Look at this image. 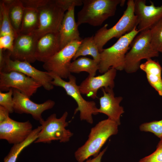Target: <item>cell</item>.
I'll use <instances>...</instances> for the list:
<instances>
[{
  "label": "cell",
  "instance_id": "14",
  "mask_svg": "<svg viewBox=\"0 0 162 162\" xmlns=\"http://www.w3.org/2000/svg\"><path fill=\"white\" fill-rule=\"evenodd\" d=\"M38 39L32 33L18 34L15 38L12 51L8 52L10 58L30 63L34 62L36 61L35 54Z\"/></svg>",
  "mask_w": 162,
  "mask_h": 162
},
{
  "label": "cell",
  "instance_id": "22",
  "mask_svg": "<svg viewBox=\"0 0 162 162\" xmlns=\"http://www.w3.org/2000/svg\"><path fill=\"white\" fill-rule=\"evenodd\" d=\"M99 64L93 59L84 56L79 57L71 62L69 67L70 73H79L86 72L91 76H95L98 70Z\"/></svg>",
  "mask_w": 162,
  "mask_h": 162
},
{
  "label": "cell",
  "instance_id": "9",
  "mask_svg": "<svg viewBox=\"0 0 162 162\" xmlns=\"http://www.w3.org/2000/svg\"><path fill=\"white\" fill-rule=\"evenodd\" d=\"M74 41L69 44L44 63L43 67L46 71L64 79L71 74L69 67L81 41Z\"/></svg>",
  "mask_w": 162,
  "mask_h": 162
},
{
  "label": "cell",
  "instance_id": "15",
  "mask_svg": "<svg viewBox=\"0 0 162 162\" xmlns=\"http://www.w3.org/2000/svg\"><path fill=\"white\" fill-rule=\"evenodd\" d=\"M134 2V12L138 22L137 28L140 32L150 29L162 19V5L156 6L151 1L150 5L146 4L145 0H135Z\"/></svg>",
  "mask_w": 162,
  "mask_h": 162
},
{
  "label": "cell",
  "instance_id": "20",
  "mask_svg": "<svg viewBox=\"0 0 162 162\" xmlns=\"http://www.w3.org/2000/svg\"><path fill=\"white\" fill-rule=\"evenodd\" d=\"M140 68L146 73L150 85L162 96V68L159 62L149 58L140 64Z\"/></svg>",
  "mask_w": 162,
  "mask_h": 162
},
{
  "label": "cell",
  "instance_id": "10",
  "mask_svg": "<svg viewBox=\"0 0 162 162\" xmlns=\"http://www.w3.org/2000/svg\"><path fill=\"white\" fill-rule=\"evenodd\" d=\"M42 86L39 82L25 74L16 71H0V91H8L10 88L18 90L30 98Z\"/></svg>",
  "mask_w": 162,
  "mask_h": 162
},
{
  "label": "cell",
  "instance_id": "5",
  "mask_svg": "<svg viewBox=\"0 0 162 162\" xmlns=\"http://www.w3.org/2000/svg\"><path fill=\"white\" fill-rule=\"evenodd\" d=\"M130 46L131 49L126 55L124 69L128 73L136 72L140 68L142 60L159 55V52L152 46L150 29L140 32L133 40Z\"/></svg>",
  "mask_w": 162,
  "mask_h": 162
},
{
  "label": "cell",
  "instance_id": "23",
  "mask_svg": "<svg viewBox=\"0 0 162 162\" xmlns=\"http://www.w3.org/2000/svg\"><path fill=\"white\" fill-rule=\"evenodd\" d=\"M87 55L91 56L94 60L99 63L100 53L94 41L93 36L85 38L82 40L72 59L74 61L80 56Z\"/></svg>",
  "mask_w": 162,
  "mask_h": 162
},
{
  "label": "cell",
  "instance_id": "12",
  "mask_svg": "<svg viewBox=\"0 0 162 162\" xmlns=\"http://www.w3.org/2000/svg\"><path fill=\"white\" fill-rule=\"evenodd\" d=\"M14 109L16 113L30 114L35 120L40 121L43 119L42 114L44 111L52 108L55 103L49 99L41 104H37L20 91L13 88Z\"/></svg>",
  "mask_w": 162,
  "mask_h": 162
},
{
  "label": "cell",
  "instance_id": "17",
  "mask_svg": "<svg viewBox=\"0 0 162 162\" xmlns=\"http://www.w3.org/2000/svg\"><path fill=\"white\" fill-rule=\"evenodd\" d=\"M103 95L99 98L100 106L97 112L103 113L108 118L120 124V117L124 112V108L120 104L122 100L121 96H115L113 89L110 88H101Z\"/></svg>",
  "mask_w": 162,
  "mask_h": 162
},
{
  "label": "cell",
  "instance_id": "7",
  "mask_svg": "<svg viewBox=\"0 0 162 162\" xmlns=\"http://www.w3.org/2000/svg\"><path fill=\"white\" fill-rule=\"evenodd\" d=\"M68 116L67 111L59 118H57L55 113H53L46 120L43 119L39 121L41 128L34 142L49 143L54 140H58L60 142H68L73 134L66 129L68 125L66 121Z\"/></svg>",
  "mask_w": 162,
  "mask_h": 162
},
{
  "label": "cell",
  "instance_id": "1",
  "mask_svg": "<svg viewBox=\"0 0 162 162\" xmlns=\"http://www.w3.org/2000/svg\"><path fill=\"white\" fill-rule=\"evenodd\" d=\"M118 125L108 118L98 122L91 129L85 143L75 152L76 160L84 162L91 156L98 155L108 138L118 133Z\"/></svg>",
  "mask_w": 162,
  "mask_h": 162
},
{
  "label": "cell",
  "instance_id": "6",
  "mask_svg": "<svg viewBox=\"0 0 162 162\" xmlns=\"http://www.w3.org/2000/svg\"><path fill=\"white\" fill-rule=\"evenodd\" d=\"M50 74L53 78L52 84L54 86L63 88L67 94L73 98L76 102L77 107L75 110L74 114L79 112L81 120L85 121L89 124H92L93 123L92 115L98 114V108L94 101L86 100L82 97L79 86L76 84L75 77L70 74L68 78V81H66L56 75L50 73Z\"/></svg>",
  "mask_w": 162,
  "mask_h": 162
},
{
  "label": "cell",
  "instance_id": "19",
  "mask_svg": "<svg viewBox=\"0 0 162 162\" xmlns=\"http://www.w3.org/2000/svg\"><path fill=\"white\" fill-rule=\"evenodd\" d=\"M60 50L58 32L46 34L38 40L35 54L36 60L43 63Z\"/></svg>",
  "mask_w": 162,
  "mask_h": 162
},
{
  "label": "cell",
  "instance_id": "33",
  "mask_svg": "<svg viewBox=\"0 0 162 162\" xmlns=\"http://www.w3.org/2000/svg\"><path fill=\"white\" fill-rule=\"evenodd\" d=\"M48 0H21L25 8L37 9L45 4Z\"/></svg>",
  "mask_w": 162,
  "mask_h": 162
},
{
  "label": "cell",
  "instance_id": "30",
  "mask_svg": "<svg viewBox=\"0 0 162 162\" xmlns=\"http://www.w3.org/2000/svg\"><path fill=\"white\" fill-rule=\"evenodd\" d=\"M139 162H162V139L158 143L156 150L149 155L140 159Z\"/></svg>",
  "mask_w": 162,
  "mask_h": 162
},
{
  "label": "cell",
  "instance_id": "2",
  "mask_svg": "<svg viewBox=\"0 0 162 162\" xmlns=\"http://www.w3.org/2000/svg\"><path fill=\"white\" fill-rule=\"evenodd\" d=\"M83 7L78 13V26L84 23L100 26L115 14L117 6L124 5L125 0H82Z\"/></svg>",
  "mask_w": 162,
  "mask_h": 162
},
{
  "label": "cell",
  "instance_id": "29",
  "mask_svg": "<svg viewBox=\"0 0 162 162\" xmlns=\"http://www.w3.org/2000/svg\"><path fill=\"white\" fill-rule=\"evenodd\" d=\"M13 93V88H10L8 92L5 93L0 91V106L7 109L10 113L14 112Z\"/></svg>",
  "mask_w": 162,
  "mask_h": 162
},
{
  "label": "cell",
  "instance_id": "4",
  "mask_svg": "<svg viewBox=\"0 0 162 162\" xmlns=\"http://www.w3.org/2000/svg\"><path fill=\"white\" fill-rule=\"evenodd\" d=\"M134 0H128L127 7L118 22L112 27L108 28L107 24L99 29L94 36V41L100 53L103 47L112 38H120L129 33L138 26V22L134 12Z\"/></svg>",
  "mask_w": 162,
  "mask_h": 162
},
{
  "label": "cell",
  "instance_id": "35",
  "mask_svg": "<svg viewBox=\"0 0 162 162\" xmlns=\"http://www.w3.org/2000/svg\"><path fill=\"white\" fill-rule=\"evenodd\" d=\"M107 148L106 147L104 148L100 152L98 155L94 157L93 158L88 159L85 162H101L102 158L106 152Z\"/></svg>",
  "mask_w": 162,
  "mask_h": 162
},
{
  "label": "cell",
  "instance_id": "8",
  "mask_svg": "<svg viewBox=\"0 0 162 162\" xmlns=\"http://www.w3.org/2000/svg\"><path fill=\"white\" fill-rule=\"evenodd\" d=\"M37 10L39 25L32 33L38 39L46 34L58 32L65 11L57 5L56 0H48Z\"/></svg>",
  "mask_w": 162,
  "mask_h": 162
},
{
  "label": "cell",
  "instance_id": "32",
  "mask_svg": "<svg viewBox=\"0 0 162 162\" xmlns=\"http://www.w3.org/2000/svg\"><path fill=\"white\" fill-rule=\"evenodd\" d=\"M57 5L65 11L72 6H79L83 4L82 0H56Z\"/></svg>",
  "mask_w": 162,
  "mask_h": 162
},
{
  "label": "cell",
  "instance_id": "31",
  "mask_svg": "<svg viewBox=\"0 0 162 162\" xmlns=\"http://www.w3.org/2000/svg\"><path fill=\"white\" fill-rule=\"evenodd\" d=\"M15 38V36L11 34L0 37V49L11 52L13 48Z\"/></svg>",
  "mask_w": 162,
  "mask_h": 162
},
{
  "label": "cell",
  "instance_id": "21",
  "mask_svg": "<svg viewBox=\"0 0 162 162\" xmlns=\"http://www.w3.org/2000/svg\"><path fill=\"white\" fill-rule=\"evenodd\" d=\"M7 5L8 15L12 27L15 33H20L25 8L21 0H3Z\"/></svg>",
  "mask_w": 162,
  "mask_h": 162
},
{
  "label": "cell",
  "instance_id": "11",
  "mask_svg": "<svg viewBox=\"0 0 162 162\" xmlns=\"http://www.w3.org/2000/svg\"><path fill=\"white\" fill-rule=\"evenodd\" d=\"M12 71L21 72L34 79L47 91L51 90L54 88L52 83L53 78L49 73L36 69L27 62L13 60L7 52L4 54V64L0 71L8 72Z\"/></svg>",
  "mask_w": 162,
  "mask_h": 162
},
{
  "label": "cell",
  "instance_id": "34",
  "mask_svg": "<svg viewBox=\"0 0 162 162\" xmlns=\"http://www.w3.org/2000/svg\"><path fill=\"white\" fill-rule=\"evenodd\" d=\"M9 112L7 109L0 106V123L9 117Z\"/></svg>",
  "mask_w": 162,
  "mask_h": 162
},
{
  "label": "cell",
  "instance_id": "3",
  "mask_svg": "<svg viewBox=\"0 0 162 162\" xmlns=\"http://www.w3.org/2000/svg\"><path fill=\"white\" fill-rule=\"evenodd\" d=\"M137 28L119 38L112 46L104 49L100 53L98 70L100 73L103 74L111 68L118 70H124L126 54L132 41L140 32Z\"/></svg>",
  "mask_w": 162,
  "mask_h": 162
},
{
  "label": "cell",
  "instance_id": "16",
  "mask_svg": "<svg viewBox=\"0 0 162 162\" xmlns=\"http://www.w3.org/2000/svg\"><path fill=\"white\" fill-rule=\"evenodd\" d=\"M117 70L111 68L102 74L97 76H88L79 86L82 94H86L88 97L95 99L98 90L101 88H113L115 86L114 80Z\"/></svg>",
  "mask_w": 162,
  "mask_h": 162
},
{
  "label": "cell",
  "instance_id": "27",
  "mask_svg": "<svg viewBox=\"0 0 162 162\" xmlns=\"http://www.w3.org/2000/svg\"><path fill=\"white\" fill-rule=\"evenodd\" d=\"M151 44L157 52L162 53V19L150 29Z\"/></svg>",
  "mask_w": 162,
  "mask_h": 162
},
{
  "label": "cell",
  "instance_id": "18",
  "mask_svg": "<svg viewBox=\"0 0 162 162\" xmlns=\"http://www.w3.org/2000/svg\"><path fill=\"white\" fill-rule=\"evenodd\" d=\"M75 7L72 6L65 13L58 31L61 50L72 41L82 40L75 19Z\"/></svg>",
  "mask_w": 162,
  "mask_h": 162
},
{
  "label": "cell",
  "instance_id": "28",
  "mask_svg": "<svg viewBox=\"0 0 162 162\" xmlns=\"http://www.w3.org/2000/svg\"><path fill=\"white\" fill-rule=\"evenodd\" d=\"M139 128L141 131L152 133L160 139H162V119L143 123Z\"/></svg>",
  "mask_w": 162,
  "mask_h": 162
},
{
  "label": "cell",
  "instance_id": "24",
  "mask_svg": "<svg viewBox=\"0 0 162 162\" xmlns=\"http://www.w3.org/2000/svg\"><path fill=\"white\" fill-rule=\"evenodd\" d=\"M38 126L34 129L28 137L23 141L13 145L7 155L4 158L3 162H16L18 156L26 147L34 142L37 140L41 130Z\"/></svg>",
  "mask_w": 162,
  "mask_h": 162
},
{
  "label": "cell",
  "instance_id": "25",
  "mask_svg": "<svg viewBox=\"0 0 162 162\" xmlns=\"http://www.w3.org/2000/svg\"><path fill=\"white\" fill-rule=\"evenodd\" d=\"M39 25V14L38 10L25 8L19 33H32L38 29Z\"/></svg>",
  "mask_w": 162,
  "mask_h": 162
},
{
  "label": "cell",
  "instance_id": "26",
  "mask_svg": "<svg viewBox=\"0 0 162 162\" xmlns=\"http://www.w3.org/2000/svg\"><path fill=\"white\" fill-rule=\"evenodd\" d=\"M11 34L15 37L17 34L13 29L10 20L8 8L3 0L0 1V37Z\"/></svg>",
  "mask_w": 162,
  "mask_h": 162
},
{
  "label": "cell",
  "instance_id": "13",
  "mask_svg": "<svg viewBox=\"0 0 162 162\" xmlns=\"http://www.w3.org/2000/svg\"><path fill=\"white\" fill-rule=\"evenodd\" d=\"M29 121L19 122L9 117L0 123V139L10 144L20 143L26 140L33 129Z\"/></svg>",
  "mask_w": 162,
  "mask_h": 162
}]
</instances>
